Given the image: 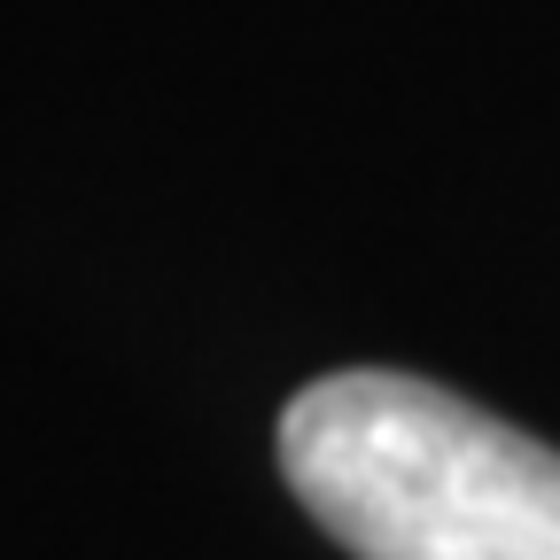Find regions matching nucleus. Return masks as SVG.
<instances>
[{"label":"nucleus","instance_id":"1","mask_svg":"<svg viewBox=\"0 0 560 560\" xmlns=\"http://www.w3.org/2000/svg\"><path fill=\"white\" fill-rule=\"evenodd\" d=\"M280 475L359 560H560V452L420 374L296 389Z\"/></svg>","mask_w":560,"mask_h":560}]
</instances>
